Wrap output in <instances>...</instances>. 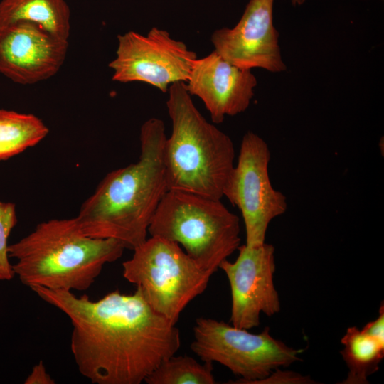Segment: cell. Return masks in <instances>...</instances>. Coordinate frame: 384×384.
Listing matches in <instances>:
<instances>
[{
    "label": "cell",
    "mask_w": 384,
    "mask_h": 384,
    "mask_svg": "<svg viewBox=\"0 0 384 384\" xmlns=\"http://www.w3.org/2000/svg\"><path fill=\"white\" fill-rule=\"evenodd\" d=\"M73 327L70 348L80 374L95 384H140L181 346L176 324L156 313L138 288L98 300L73 292L30 288Z\"/></svg>",
    "instance_id": "obj_1"
},
{
    "label": "cell",
    "mask_w": 384,
    "mask_h": 384,
    "mask_svg": "<svg viewBox=\"0 0 384 384\" xmlns=\"http://www.w3.org/2000/svg\"><path fill=\"white\" fill-rule=\"evenodd\" d=\"M164 122L152 117L140 129L139 160L108 173L75 218L85 235L114 239L134 250L147 238L148 228L168 191L163 149Z\"/></svg>",
    "instance_id": "obj_2"
},
{
    "label": "cell",
    "mask_w": 384,
    "mask_h": 384,
    "mask_svg": "<svg viewBox=\"0 0 384 384\" xmlns=\"http://www.w3.org/2000/svg\"><path fill=\"white\" fill-rule=\"evenodd\" d=\"M114 239L82 233L75 218L52 219L38 224L18 242L9 245L15 276L30 288L85 291L104 265L120 258L124 250Z\"/></svg>",
    "instance_id": "obj_3"
},
{
    "label": "cell",
    "mask_w": 384,
    "mask_h": 384,
    "mask_svg": "<svg viewBox=\"0 0 384 384\" xmlns=\"http://www.w3.org/2000/svg\"><path fill=\"white\" fill-rule=\"evenodd\" d=\"M167 92L172 131L163 161L168 190L221 200L235 165L233 142L198 110L186 82L173 83Z\"/></svg>",
    "instance_id": "obj_4"
},
{
    "label": "cell",
    "mask_w": 384,
    "mask_h": 384,
    "mask_svg": "<svg viewBox=\"0 0 384 384\" xmlns=\"http://www.w3.org/2000/svg\"><path fill=\"white\" fill-rule=\"evenodd\" d=\"M151 236L181 245L203 270L215 273L240 245L239 218L220 200L168 190L148 228Z\"/></svg>",
    "instance_id": "obj_5"
},
{
    "label": "cell",
    "mask_w": 384,
    "mask_h": 384,
    "mask_svg": "<svg viewBox=\"0 0 384 384\" xmlns=\"http://www.w3.org/2000/svg\"><path fill=\"white\" fill-rule=\"evenodd\" d=\"M122 263L123 277L140 289L149 305L176 324L186 306L206 289L210 272L180 245L151 236Z\"/></svg>",
    "instance_id": "obj_6"
},
{
    "label": "cell",
    "mask_w": 384,
    "mask_h": 384,
    "mask_svg": "<svg viewBox=\"0 0 384 384\" xmlns=\"http://www.w3.org/2000/svg\"><path fill=\"white\" fill-rule=\"evenodd\" d=\"M191 349L203 362H217L239 379L228 383L255 384L272 371L299 360L300 350L272 337L269 327L259 334L210 318L196 319Z\"/></svg>",
    "instance_id": "obj_7"
},
{
    "label": "cell",
    "mask_w": 384,
    "mask_h": 384,
    "mask_svg": "<svg viewBox=\"0 0 384 384\" xmlns=\"http://www.w3.org/2000/svg\"><path fill=\"white\" fill-rule=\"evenodd\" d=\"M270 151L259 135L244 134L238 162L228 177L223 191L243 218L246 243L249 247L262 245L270 222L287 209L286 196L275 190L270 181Z\"/></svg>",
    "instance_id": "obj_8"
},
{
    "label": "cell",
    "mask_w": 384,
    "mask_h": 384,
    "mask_svg": "<svg viewBox=\"0 0 384 384\" xmlns=\"http://www.w3.org/2000/svg\"><path fill=\"white\" fill-rule=\"evenodd\" d=\"M116 57L109 63L112 80L142 82L166 92L171 85L186 82L197 55L169 33L153 27L146 35L128 31L117 36Z\"/></svg>",
    "instance_id": "obj_9"
},
{
    "label": "cell",
    "mask_w": 384,
    "mask_h": 384,
    "mask_svg": "<svg viewBox=\"0 0 384 384\" xmlns=\"http://www.w3.org/2000/svg\"><path fill=\"white\" fill-rule=\"evenodd\" d=\"M234 262L227 259L219 265L227 276L231 292L230 322L235 327L250 329L260 325L261 314L279 312V294L274 287V247L262 245L238 247Z\"/></svg>",
    "instance_id": "obj_10"
},
{
    "label": "cell",
    "mask_w": 384,
    "mask_h": 384,
    "mask_svg": "<svg viewBox=\"0 0 384 384\" xmlns=\"http://www.w3.org/2000/svg\"><path fill=\"white\" fill-rule=\"evenodd\" d=\"M274 1L250 0L233 28L214 31L210 38L214 50L241 68L285 71L287 66L279 45V33L273 23Z\"/></svg>",
    "instance_id": "obj_11"
},
{
    "label": "cell",
    "mask_w": 384,
    "mask_h": 384,
    "mask_svg": "<svg viewBox=\"0 0 384 384\" xmlns=\"http://www.w3.org/2000/svg\"><path fill=\"white\" fill-rule=\"evenodd\" d=\"M68 42L32 23L0 27V73L11 81L31 85L55 75L63 65Z\"/></svg>",
    "instance_id": "obj_12"
},
{
    "label": "cell",
    "mask_w": 384,
    "mask_h": 384,
    "mask_svg": "<svg viewBox=\"0 0 384 384\" xmlns=\"http://www.w3.org/2000/svg\"><path fill=\"white\" fill-rule=\"evenodd\" d=\"M257 84L251 70L232 64L215 50L196 59L186 82L189 94L204 103L213 124L245 112Z\"/></svg>",
    "instance_id": "obj_13"
},
{
    "label": "cell",
    "mask_w": 384,
    "mask_h": 384,
    "mask_svg": "<svg viewBox=\"0 0 384 384\" xmlns=\"http://www.w3.org/2000/svg\"><path fill=\"white\" fill-rule=\"evenodd\" d=\"M32 23L53 36L68 41L70 10L65 0H1L0 27Z\"/></svg>",
    "instance_id": "obj_14"
},
{
    "label": "cell",
    "mask_w": 384,
    "mask_h": 384,
    "mask_svg": "<svg viewBox=\"0 0 384 384\" xmlns=\"http://www.w3.org/2000/svg\"><path fill=\"white\" fill-rule=\"evenodd\" d=\"M341 343V354L348 368L342 383H368V378L378 370L384 357V343L356 326L347 329Z\"/></svg>",
    "instance_id": "obj_15"
},
{
    "label": "cell",
    "mask_w": 384,
    "mask_h": 384,
    "mask_svg": "<svg viewBox=\"0 0 384 384\" xmlns=\"http://www.w3.org/2000/svg\"><path fill=\"white\" fill-rule=\"evenodd\" d=\"M48 132L44 122L33 114L0 109V161L38 144Z\"/></svg>",
    "instance_id": "obj_16"
},
{
    "label": "cell",
    "mask_w": 384,
    "mask_h": 384,
    "mask_svg": "<svg viewBox=\"0 0 384 384\" xmlns=\"http://www.w3.org/2000/svg\"><path fill=\"white\" fill-rule=\"evenodd\" d=\"M212 363L201 364L175 354L163 361L144 380L147 384H214Z\"/></svg>",
    "instance_id": "obj_17"
},
{
    "label": "cell",
    "mask_w": 384,
    "mask_h": 384,
    "mask_svg": "<svg viewBox=\"0 0 384 384\" xmlns=\"http://www.w3.org/2000/svg\"><path fill=\"white\" fill-rule=\"evenodd\" d=\"M16 223L15 204L0 201V281H9L15 276L9 261L8 239Z\"/></svg>",
    "instance_id": "obj_18"
},
{
    "label": "cell",
    "mask_w": 384,
    "mask_h": 384,
    "mask_svg": "<svg viewBox=\"0 0 384 384\" xmlns=\"http://www.w3.org/2000/svg\"><path fill=\"white\" fill-rule=\"evenodd\" d=\"M314 383V380L309 376L277 368L272 371L267 378L257 381L255 384H304Z\"/></svg>",
    "instance_id": "obj_19"
},
{
    "label": "cell",
    "mask_w": 384,
    "mask_h": 384,
    "mask_svg": "<svg viewBox=\"0 0 384 384\" xmlns=\"http://www.w3.org/2000/svg\"><path fill=\"white\" fill-rule=\"evenodd\" d=\"M54 379L47 372L43 361H39L26 378L25 384H54Z\"/></svg>",
    "instance_id": "obj_20"
},
{
    "label": "cell",
    "mask_w": 384,
    "mask_h": 384,
    "mask_svg": "<svg viewBox=\"0 0 384 384\" xmlns=\"http://www.w3.org/2000/svg\"><path fill=\"white\" fill-rule=\"evenodd\" d=\"M367 334L384 343V306L382 302L379 309V315L376 319L367 323L361 329Z\"/></svg>",
    "instance_id": "obj_21"
},
{
    "label": "cell",
    "mask_w": 384,
    "mask_h": 384,
    "mask_svg": "<svg viewBox=\"0 0 384 384\" xmlns=\"http://www.w3.org/2000/svg\"><path fill=\"white\" fill-rule=\"evenodd\" d=\"M306 0H291L292 4L295 6L302 5Z\"/></svg>",
    "instance_id": "obj_22"
}]
</instances>
